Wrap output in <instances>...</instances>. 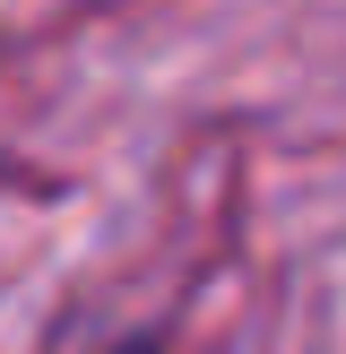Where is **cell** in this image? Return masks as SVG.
I'll list each match as a JSON object with an SVG mask.
<instances>
[{
    "mask_svg": "<svg viewBox=\"0 0 346 354\" xmlns=\"http://www.w3.org/2000/svg\"><path fill=\"white\" fill-rule=\"evenodd\" d=\"M95 354H165V328H130V337H113V346H95Z\"/></svg>",
    "mask_w": 346,
    "mask_h": 354,
    "instance_id": "cell-1",
    "label": "cell"
}]
</instances>
